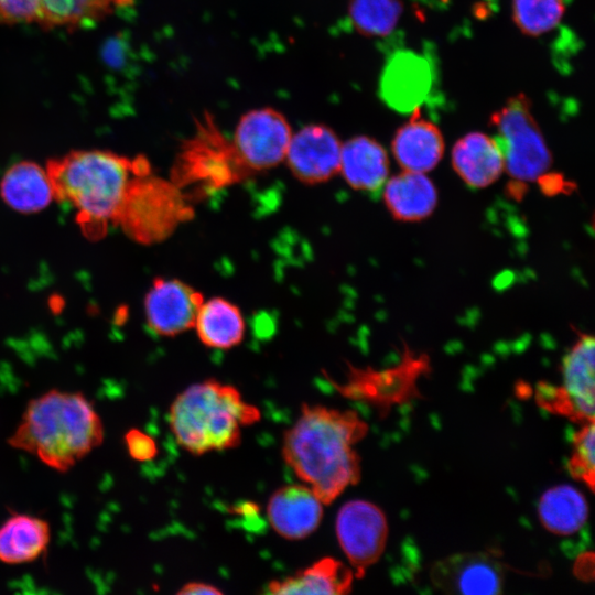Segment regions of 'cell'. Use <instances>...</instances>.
<instances>
[{
	"label": "cell",
	"instance_id": "cell-33",
	"mask_svg": "<svg viewBox=\"0 0 595 595\" xmlns=\"http://www.w3.org/2000/svg\"><path fill=\"white\" fill-rule=\"evenodd\" d=\"M177 593L181 595H202V594L207 595V594H221L223 592L212 584H207L203 582H190L183 585Z\"/></svg>",
	"mask_w": 595,
	"mask_h": 595
},
{
	"label": "cell",
	"instance_id": "cell-12",
	"mask_svg": "<svg viewBox=\"0 0 595 595\" xmlns=\"http://www.w3.org/2000/svg\"><path fill=\"white\" fill-rule=\"evenodd\" d=\"M204 298L178 279L156 278L144 298L148 327L156 335L173 337L194 327Z\"/></svg>",
	"mask_w": 595,
	"mask_h": 595
},
{
	"label": "cell",
	"instance_id": "cell-26",
	"mask_svg": "<svg viewBox=\"0 0 595 595\" xmlns=\"http://www.w3.org/2000/svg\"><path fill=\"white\" fill-rule=\"evenodd\" d=\"M134 0H42L36 22L46 29H75L97 22Z\"/></svg>",
	"mask_w": 595,
	"mask_h": 595
},
{
	"label": "cell",
	"instance_id": "cell-21",
	"mask_svg": "<svg viewBox=\"0 0 595 595\" xmlns=\"http://www.w3.org/2000/svg\"><path fill=\"white\" fill-rule=\"evenodd\" d=\"M354 577V571L343 562L323 558L291 576L271 581L267 593L343 595L351 591Z\"/></svg>",
	"mask_w": 595,
	"mask_h": 595
},
{
	"label": "cell",
	"instance_id": "cell-18",
	"mask_svg": "<svg viewBox=\"0 0 595 595\" xmlns=\"http://www.w3.org/2000/svg\"><path fill=\"white\" fill-rule=\"evenodd\" d=\"M383 203L390 215L402 223L421 221L433 214L437 191L426 173L401 171L382 186Z\"/></svg>",
	"mask_w": 595,
	"mask_h": 595
},
{
	"label": "cell",
	"instance_id": "cell-30",
	"mask_svg": "<svg viewBox=\"0 0 595 595\" xmlns=\"http://www.w3.org/2000/svg\"><path fill=\"white\" fill-rule=\"evenodd\" d=\"M42 0H0V22H36Z\"/></svg>",
	"mask_w": 595,
	"mask_h": 595
},
{
	"label": "cell",
	"instance_id": "cell-15",
	"mask_svg": "<svg viewBox=\"0 0 595 595\" xmlns=\"http://www.w3.org/2000/svg\"><path fill=\"white\" fill-rule=\"evenodd\" d=\"M429 368V358L405 349L400 363L385 370L349 367L347 381L337 386L349 398L382 402L394 400L399 392H415V381Z\"/></svg>",
	"mask_w": 595,
	"mask_h": 595
},
{
	"label": "cell",
	"instance_id": "cell-23",
	"mask_svg": "<svg viewBox=\"0 0 595 595\" xmlns=\"http://www.w3.org/2000/svg\"><path fill=\"white\" fill-rule=\"evenodd\" d=\"M50 539V524L44 519L25 513L12 515L0 526V562H32L46 550Z\"/></svg>",
	"mask_w": 595,
	"mask_h": 595
},
{
	"label": "cell",
	"instance_id": "cell-28",
	"mask_svg": "<svg viewBox=\"0 0 595 595\" xmlns=\"http://www.w3.org/2000/svg\"><path fill=\"white\" fill-rule=\"evenodd\" d=\"M563 13V0H512L513 21L527 35L538 36L551 31Z\"/></svg>",
	"mask_w": 595,
	"mask_h": 595
},
{
	"label": "cell",
	"instance_id": "cell-19",
	"mask_svg": "<svg viewBox=\"0 0 595 595\" xmlns=\"http://www.w3.org/2000/svg\"><path fill=\"white\" fill-rule=\"evenodd\" d=\"M391 150L401 170L428 173L443 156L444 139L434 123L415 115L396 131Z\"/></svg>",
	"mask_w": 595,
	"mask_h": 595
},
{
	"label": "cell",
	"instance_id": "cell-24",
	"mask_svg": "<svg viewBox=\"0 0 595 595\" xmlns=\"http://www.w3.org/2000/svg\"><path fill=\"white\" fill-rule=\"evenodd\" d=\"M193 328L206 347L229 349L242 342L246 325L236 304L216 296L202 303Z\"/></svg>",
	"mask_w": 595,
	"mask_h": 595
},
{
	"label": "cell",
	"instance_id": "cell-20",
	"mask_svg": "<svg viewBox=\"0 0 595 595\" xmlns=\"http://www.w3.org/2000/svg\"><path fill=\"white\" fill-rule=\"evenodd\" d=\"M339 173L356 191L378 192L389 177L387 151L370 137H353L342 144Z\"/></svg>",
	"mask_w": 595,
	"mask_h": 595
},
{
	"label": "cell",
	"instance_id": "cell-4",
	"mask_svg": "<svg viewBox=\"0 0 595 595\" xmlns=\"http://www.w3.org/2000/svg\"><path fill=\"white\" fill-rule=\"evenodd\" d=\"M257 407L228 383L207 379L184 389L172 402L169 423L177 444L193 455L239 445L242 428L260 420Z\"/></svg>",
	"mask_w": 595,
	"mask_h": 595
},
{
	"label": "cell",
	"instance_id": "cell-10",
	"mask_svg": "<svg viewBox=\"0 0 595 595\" xmlns=\"http://www.w3.org/2000/svg\"><path fill=\"white\" fill-rule=\"evenodd\" d=\"M335 531L355 577H363L380 559L387 543L388 522L383 511L367 500L347 501L337 513Z\"/></svg>",
	"mask_w": 595,
	"mask_h": 595
},
{
	"label": "cell",
	"instance_id": "cell-7",
	"mask_svg": "<svg viewBox=\"0 0 595 595\" xmlns=\"http://www.w3.org/2000/svg\"><path fill=\"white\" fill-rule=\"evenodd\" d=\"M504 156L505 172L518 184L542 181L552 164V154L531 113L529 99L519 94L490 117Z\"/></svg>",
	"mask_w": 595,
	"mask_h": 595
},
{
	"label": "cell",
	"instance_id": "cell-17",
	"mask_svg": "<svg viewBox=\"0 0 595 595\" xmlns=\"http://www.w3.org/2000/svg\"><path fill=\"white\" fill-rule=\"evenodd\" d=\"M452 166L472 188H485L505 172L502 152L495 140L483 132H469L452 149Z\"/></svg>",
	"mask_w": 595,
	"mask_h": 595
},
{
	"label": "cell",
	"instance_id": "cell-1",
	"mask_svg": "<svg viewBox=\"0 0 595 595\" xmlns=\"http://www.w3.org/2000/svg\"><path fill=\"white\" fill-rule=\"evenodd\" d=\"M367 431V423L355 411L303 404L284 433L282 456L298 478L328 505L358 483L361 468L354 445Z\"/></svg>",
	"mask_w": 595,
	"mask_h": 595
},
{
	"label": "cell",
	"instance_id": "cell-11",
	"mask_svg": "<svg viewBox=\"0 0 595 595\" xmlns=\"http://www.w3.org/2000/svg\"><path fill=\"white\" fill-rule=\"evenodd\" d=\"M433 585L445 593L499 594L505 572L497 551L456 553L436 561L430 572Z\"/></svg>",
	"mask_w": 595,
	"mask_h": 595
},
{
	"label": "cell",
	"instance_id": "cell-9",
	"mask_svg": "<svg viewBox=\"0 0 595 595\" xmlns=\"http://www.w3.org/2000/svg\"><path fill=\"white\" fill-rule=\"evenodd\" d=\"M292 136L285 117L267 107L246 112L237 123L231 141L241 163L253 174L282 163Z\"/></svg>",
	"mask_w": 595,
	"mask_h": 595
},
{
	"label": "cell",
	"instance_id": "cell-32",
	"mask_svg": "<svg viewBox=\"0 0 595 595\" xmlns=\"http://www.w3.org/2000/svg\"><path fill=\"white\" fill-rule=\"evenodd\" d=\"M575 575L583 581H592L594 577V555L592 552L582 554L574 566Z\"/></svg>",
	"mask_w": 595,
	"mask_h": 595
},
{
	"label": "cell",
	"instance_id": "cell-25",
	"mask_svg": "<svg viewBox=\"0 0 595 595\" xmlns=\"http://www.w3.org/2000/svg\"><path fill=\"white\" fill-rule=\"evenodd\" d=\"M542 526L551 533L570 536L580 531L588 518L584 495L571 485H558L543 493L538 505Z\"/></svg>",
	"mask_w": 595,
	"mask_h": 595
},
{
	"label": "cell",
	"instance_id": "cell-16",
	"mask_svg": "<svg viewBox=\"0 0 595 595\" xmlns=\"http://www.w3.org/2000/svg\"><path fill=\"white\" fill-rule=\"evenodd\" d=\"M323 505L306 485H285L270 496L267 516L278 534L288 540H301L318 528Z\"/></svg>",
	"mask_w": 595,
	"mask_h": 595
},
{
	"label": "cell",
	"instance_id": "cell-13",
	"mask_svg": "<svg viewBox=\"0 0 595 595\" xmlns=\"http://www.w3.org/2000/svg\"><path fill=\"white\" fill-rule=\"evenodd\" d=\"M342 144L329 127L307 125L291 138L285 156L288 167L304 184L327 182L339 173Z\"/></svg>",
	"mask_w": 595,
	"mask_h": 595
},
{
	"label": "cell",
	"instance_id": "cell-22",
	"mask_svg": "<svg viewBox=\"0 0 595 595\" xmlns=\"http://www.w3.org/2000/svg\"><path fill=\"white\" fill-rule=\"evenodd\" d=\"M0 195L8 206L23 214L37 213L55 199L46 170L31 161L18 162L7 170Z\"/></svg>",
	"mask_w": 595,
	"mask_h": 595
},
{
	"label": "cell",
	"instance_id": "cell-6",
	"mask_svg": "<svg viewBox=\"0 0 595 595\" xmlns=\"http://www.w3.org/2000/svg\"><path fill=\"white\" fill-rule=\"evenodd\" d=\"M251 174L241 163L232 141L205 112L186 139L172 164L170 180L193 202L232 186Z\"/></svg>",
	"mask_w": 595,
	"mask_h": 595
},
{
	"label": "cell",
	"instance_id": "cell-14",
	"mask_svg": "<svg viewBox=\"0 0 595 595\" xmlns=\"http://www.w3.org/2000/svg\"><path fill=\"white\" fill-rule=\"evenodd\" d=\"M432 85L433 72L428 58L402 50L386 62L379 79V96L391 109L410 113L428 99Z\"/></svg>",
	"mask_w": 595,
	"mask_h": 595
},
{
	"label": "cell",
	"instance_id": "cell-27",
	"mask_svg": "<svg viewBox=\"0 0 595 595\" xmlns=\"http://www.w3.org/2000/svg\"><path fill=\"white\" fill-rule=\"evenodd\" d=\"M402 14L401 0H349L348 20L365 36H386Z\"/></svg>",
	"mask_w": 595,
	"mask_h": 595
},
{
	"label": "cell",
	"instance_id": "cell-29",
	"mask_svg": "<svg viewBox=\"0 0 595 595\" xmlns=\"http://www.w3.org/2000/svg\"><path fill=\"white\" fill-rule=\"evenodd\" d=\"M594 421L583 423L573 437V448L567 462L570 475L583 482L591 491L595 483Z\"/></svg>",
	"mask_w": 595,
	"mask_h": 595
},
{
	"label": "cell",
	"instance_id": "cell-2",
	"mask_svg": "<svg viewBox=\"0 0 595 595\" xmlns=\"http://www.w3.org/2000/svg\"><path fill=\"white\" fill-rule=\"evenodd\" d=\"M104 437L102 421L84 393L52 389L29 401L8 443L65 473Z\"/></svg>",
	"mask_w": 595,
	"mask_h": 595
},
{
	"label": "cell",
	"instance_id": "cell-8",
	"mask_svg": "<svg viewBox=\"0 0 595 595\" xmlns=\"http://www.w3.org/2000/svg\"><path fill=\"white\" fill-rule=\"evenodd\" d=\"M560 386L542 383L536 392L537 402L552 413L578 423L593 422L594 414V337L577 333V338L564 356Z\"/></svg>",
	"mask_w": 595,
	"mask_h": 595
},
{
	"label": "cell",
	"instance_id": "cell-5",
	"mask_svg": "<svg viewBox=\"0 0 595 595\" xmlns=\"http://www.w3.org/2000/svg\"><path fill=\"white\" fill-rule=\"evenodd\" d=\"M194 215L193 202L176 184L149 171L130 180L113 224L133 241L154 245Z\"/></svg>",
	"mask_w": 595,
	"mask_h": 595
},
{
	"label": "cell",
	"instance_id": "cell-31",
	"mask_svg": "<svg viewBox=\"0 0 595 595\" xmlns=\"http://www.w3.org/2000/svg\"><path fill=\"white\" fill-rule=\"evenodd\" d=\"M128 454L138 462L153 459L158 454V446L149 434L139 429H130L123 436Z\"/></svg>",
	"mask_w": 595,
	"mask_h": 595
},
{
	"label": "cell",
	"instance_id": "cell-3",
	"mask_svg": "<svg viewBox=\"0 0 595 595\" xmlns=\"http://www.w3.org/2000/svg\"><path fill=\"white\" fill-rule=\"evenodd\" d=\"M54 197L76 209L84 234L98 238L115 220L133 175L151 171L142 155L133 159L105 150H77L52 159L45 167Z\"/></svg>",
	"mask_w": 595,
	"mask_h": 595
}]
</instances>
